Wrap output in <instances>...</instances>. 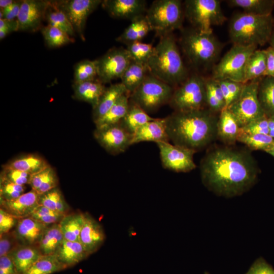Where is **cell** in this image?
I'll return each instance as SVG.
<instances>
[{
    "instance_id": "obj_6",
    "label": "cell",
    "mask_w": 274,
    "mask_h": 274,
    "mask_svg": "<svg viewBox=\"0 0 274 274\" xmlns=\"http://www.w3.org/2000/svg\"><path fill=\"white\" fill-rule=\"evenodd\" d=\"M145 15L152 31L160 37L182 28L184 13L180 0L154 1Z\"/></svg>"
},
{
    "instance_id": "obj_54",
    "label": "cell",
    "mask_w": 274,
    "mask_h": 274,
    "mask_svg": "<svg viewBox=\"0 0 274 274\" xmlns=\"http://www.w3.org/2000/svg\"><path fill=\"white\" fill-rule=\"evenodd\" d=\"M18 31L17 19L9 20L0 19V40H2L13 31Z\"/></svg>"
},
{
    "instance_id": "obj_62",
    "label": "cell",
    "mask_w": 274,
    "mask_h": 274,
    "mask_svg": "<svg viewBox=\"0 0 274 274\" xmlns=\"http://www.w3.org/2000/svg\"><path fill=\"white\" fill-rule=\"evenodd\" d=\"M204 274H210V273H209V272H207V271H206V272H204Z\"/></svg>"
},
{
    "instance_id": "obj_42",
    "label": "cell",
    "mask_w": 274,
    "mask_h": 274,
    "mask_svg": "<svg viewBox=\"0 0 274 274\" xmlns=\"http://www.w3.org/2000/svg\"><path fill=\"white\" fill-rule=\"evenodd\" d=\"M39 205L52 211L66 214L68 207L58 187L39 195Z\"/></svg>"
},
{
    "instance_id": "obj_15",
    "label": "cell",
    "mask_w": 274,
    "mask_h": 274,
    "mask_svg": "<svg viewBox=\"0 0 274 274\" xmlns=\"http://www.w3.org/2000/svg\"><path fill=\"white\" fill-rule=\"evenodd\" d=\"M93 136L98 144L112 155L123 153L132 145V134L119 123L102 128H95Z\"/></svg>"
},
{
    "instance_id": "obj_2",
    "label": "cell",
    "mask_w": 274,
    "mask_h": 274,
    "mask_svg": "<svg viewBox=\"0 0 274 274\" xmlns=\"http://www.w3.org/2000/svg\"><path fill=\"white\" fill-rule=\"evenodd\" d=\"M216 114L208 108L174 111L165 117L169 141L196 152L210 146L217 139Z\"/></svg>"
},
{
    "instance_id": "obj_39",
    "label": "cell",
    "mask_w": 274,
    "mask_h": 274,
    "mask_svg": "<svg viewBox=\"0 0 274 274\" xmlns=\"http://www.w3.org/2000/svg\"><path fill=\"white\" fill-rule=\"evenodd\" d=\"M207 107L212 112L220 113L225 108V100L217 81L212 78L205 79Z\"/></svg>"
},
{
    "instance_id": "obj_46",
    "label": "cell",
    "mask_w": 274,
    "mask_h": 274,
    "mask_svg": "<svg viewBox=\"0 0 274 274\" xmlns=\"http://www.w3.org/2000/svg\"><path fill=\"white\" fill-rule=\"evenodd\" d=\"M66 215L39 205L30 216L38 221L49 226L58 223Z\"/></svg>"
},
{
    "instance_id": "obj_12",
    "label": "cell",
    "mask_w": 274,
    "mask_h": 274,
    "mask_svg": "<svg viewBox=\"0 0 274 274\" xmlns=\"http://www.w3.org/2000/svg\"><path fill=\"white\" fill-rule=\"evenodd\" d=\"M131 60L126 48H111L102 56L94 60L97 79L105 84L120 79Z\"/></svg>"
},
{
    "instance_id": "obj_47",
    "label": "cell",
    "mask_w": 274,
    "mask_h": 274,
    "mask_svg": "<svg viewBox=\"0 0 274 274\" xmlns=\"http://www.w3.org/2000/svg\"><path fill=\"white\" fill-rule=\"evenodd\" d=\"M0 178V200H12L24 193L25 186L18 185Z\"/></svg>"
},
{
    "instance_id": "obj_18",
    "label": "cell",
    "mask_w": 274,
    "mask_h": 274,
    "mask_svg": "<svg viewBox=\"0 0 274 274\" xmlns=\"http://www.w3.org/2000/svg\"><path fill=\"white\" fill-rule=\"evenodd\" d=\"M84 222L80 235V243L90 255L96 252L105 240L101 225L88 213H84Z\"/></svg>"
},
{
    "instance_id": "obj_59",
    "label": "cell",
    "mask_w": 274,
    "mask_h": 274,
    "mask_svg": "<svg viewBox=\"0 0 274 274\" xmlns=\"http://www.w3.org/2000/svg\"><path fill=\"white\" fill-rule=\"evenodd\" d=\"M15 0H1L0 8L1 9H4L7 7L11 5L15 2Z\"/></svg>"
},
{
    "instance_id": "obj_21",
    "label": "cell",
    "mask_w": 274,
    "mask_h": 274,
    "mask_svg": "<svg viewBox=\"0 0 274 274\" xmlns=\"http://www.w3.org/2000/svg\"><path fill=\"white\" fill-rule=\"evenodd\" d=\"M143 142H169L166 131V120L154 118L141 127L132 135L131 144Z\"/></svg>"
},
{
    "instance_id": "obj_23",
    "label": "cell",
    "mask_w": 274,
    "mask_h": 274,
    "mask_svg": "<svg viewBox=\"0 0 274 274\" xmlns=\"http://www.w3.org/2000/svg\"><path fill=\"white\" fill-rule=\"evenodd\" d=\"M72 87L73 98L89 104L92 109L96 107L107 88L97 79L81 83H73Z\"/></svg>"
},
{
    "instance_id": "obj_4",
    "label": "cell",
    "mask_w": 274,
    "mask_h": 274,
    "mask_svg": "<svg viewBox=\"0 0 274 274\" xmlns=\"http://www.w3.org/2000/svg\"><path fill=\"white\" fill-rule=\"evenodd\" d=\"M273 24L272 14L256 15L238 12L230 19L229 37L233 44L263 46L269 43Z\"/></svg>"
},
{
    "instance_id": "obj_50",
    "label": "cell",
    "mask_w": 274,
    "mask_h": 274,
    "mask_svg": "<svg viewBox=\"0 0 274 274\" xmlns=\"http://www.w3.org/2000/svg\"><path fill=\"white\" fill-rule=\"evenodd\" d=\"M241 131L248 134H268V118L264 117L241 128Z\"/></svg>"
},
{
    "instance_id": "obj_17",
    "label": "cell",
    "mask_w": 274,
    "mask_h": 274,
    "mask_svg": "<svg viewBox=\"0 0 274 274\" xmlns=\"http://www.w3.org/2000/svg\"><path fill=\"white\" fill-rule=\"evenodd\" d=\"M101 5L112 17L130 21L147 11L144 0H104Z\"/></svg>"
},
{
    "instance_id": "obj_22",
    "label": "cell",
    "mask_w": 274,
    "mask_h": 274,
    "mask_svg": "<svg viewBox=\"0 0 274 274\" xmlns=\"http://www.w3.org/2000/svg\"><path fill=\"white\" fill-rule=\"evenodd\" d=\"M218 116L217 123V139L225 145H233L237 141L241 128L230 111L225 108Z\"/></svg>"
},
{
    "instance_id": "obj_55",
    "label": "cell",
    "mask_w": 274,
    "mask_h": 274,
    "mask_svg": "<svg viewBox=\"0 0 274 274\" xmlns=\"http://www.w3.org/2000/svg\"><path fill=\"white\" fill-rule=\"evenodd\" d=\"M225 81L230 92L231 105L233 102L236 100L240 95L245 83L230 80H225Z\"/></svg>"
},
{
    "instance_id": "obj_7",
    "label": "cell",
    "mask_w": 274,
    "mask_h": 274,
    "mask_svg": "<svg viewBox=\"0 0 274 274\" xmlns=\"http://www.w3.org/2000/svg\"><path fill=\"white\" fill-rule=\"evenodd\" d=\"M184 16L191 27L201 33H213V27L226 20L218 0H186L184 2Z\"/></svg>"
},
{
    "instance_id": "obj_36",
    "label": "cell",
    "mask_w": 274,
    "mask_h": 274,
    "mask_svg": "<svg viewBox=\"0 0 274 274\" xmlns=\"http://www.w3.org/2000/svg\"><path fill=\"white\" fill-rule=\"evenodd\" d=\"M64 239L58 223L53 224L45 230L38 248L43 255L54 254Z\"/></svg>"
},
{
    "instance_id": "obj_30",
    "label": "cell",
    "mask_w": 274,
    "mask_h": 274,
    "mask_svg": "<svg viewBox=\"0 0 274 274\" xmlns=\"http://www.w3.org/2000/svg\"><path fill=\"white\" fill-rule=\"evenodd\" d=\"M45 21L48 25L61 29L71 37L76 35L71 23L58 6L57 1H49L45 14Z\"/></svg>"
},
{
    "instance_id": "obj_49",
    "label": "cell",
    "mask_w": 274,
    "mask_h": 274,
    "mask_svg": "<svg viewBox=\"0 0 274 274\" xmlns=\"http://www.w3.org/2000/svg\"><path fill=\"white\" fill-rule=\"evenodd\" d=\"M31 176L19 170L5 168H3L1 173V178L22 186L29 184Z\"/></svg>"
},
{
    "instance_id": "obj_60",
    "label": "cell",
    "mask_w": 274,
    "mask_h": 274,
    "mask_svg": "<svg viewBox=\"0 0 274 274\" xmlns=\"http://www.w3.org/2000/svg\"><path fill=\"white\" fill-rule=\"evenodd\" d=\"M269 43L270 44V46L273 49H274V18L272 32L269 41Z\"/></svg>"
},
{
    "instance_id": "obj_40",
    "label": "cell",
    "mask_w": 274,
    "mask_h": 274,
    "mask_svg": "<svg viewBox=\"0 0 274 274\" xmlns=\"http://www.w3.org/2000/svg\"><path fill=\"white\" fill-rule=\"evenodd\" d=\"M65 268L55 254L42 255L26 274H52Z\"/></svg>"
},
{
    "instance_id": "obj_29",
    "label": "cell",
    "mask_w": 274,
    "mask_h": 274,
    "mask_svg": "<svg viewBox=\"0 0 274 274\" xmlns=\"http://www.w3.org/2000/svg\"><path fill=\"white\" fill-rule=\"evenodd\" d=\"M148 72L149 70L147 64L131 60L120 78L121 83L129 95L142 83L148 75Z\"/></svg>"
},
{
    "instance_id": "obj_3",
    "label": "cell",
    "mask_w": 274,
    "mask_h": 274,
    "mask_svg": "<svg viewBox=\"0 0 274 274\" xmlns=\"http://www.w3.org/2000/svg\"><path fill=\"white\" fill-rule=\"evenodd\" d=\"M147 65L149 73L172 86H178L188 77L186 67L172 33L160 37Z\"/></svg>"
},
{
    "instance_id": "obj_11",
    "label": "cell",
    "mask_w": 274,
    "mask_h": 274,
    "mask_svg": "<svg viewBox=\"0 0 274 274\" xmlns=\"http://www.w3.org/2000/svg\"><path fill=\"white\" fill-rule=\"evenodd\" d=\"M259 80L245 83L239 97L227 108L240 128L266 117L258 98Z\"/></svg>"
},
{
    "instance_id": "obj_20",
    "label": "cell",
    "mask_w": 274,
    "mask_h": 274,
    "mask_svg": "<svg viewBox=\"0 0 274 274\" xmlns=\"http://www.w3.org/2000/svg\"><path fill=\"white\" fill-rule=\"evenodd\" d=\"M48 226L29 216L19 219L14 230L21 245L38 247Z\"/></svg>"
},
{
    "instance_id": "obj_41",
    "label": "cell",
    "mask_w": 274,
    "mask_h": 274,
    "mask_svg": "<svg viewBox=\"0 0 274 274\" xmlns=\"http://www.w3.org/2000/svg\"><path fill=\"white\" fill-rule=\"evenodd\" d=\"M46 45L50 48H59L75 42V40L61 29L47 25L41 29Z\"/></svg>"
},
{
    "instance_id": "obj_10",
    "label": "cell",
    "mask_w": 274,
    "mask_h": 274,
    "mask_svg": "<svg viewBox=\"0 0 274 274\" xmlns=\"http://www.w3.org/2000/svg\"><path fill=\"white\" fill-rule=\"evenodd\" d=\"M175 111L207 108L205 79L194 74L174 89L168 104Z\"/></svg>"
},
{
    "instance_id": "obj_58",
    "label": "cell",
    "mask_w": 274,
    "mask_h": 274,
    "mask_svg": "<svg viewBox=\"0 0 274 274\" xmlns=\"http://www.w3.org/2000/svg\"><path fill=\"white\" fill-rule=\"evenodd\" d=\"M216 81H217L224 97L226 102L225 108H227L230 105V95L225 80Z\"/></svg>"
},
{
    "instance_id": "obj_25",
    "label": "cell",
    "mask_w": 274,
    "mask_h": 274,
    "mask_svg": "<svg viewBox=\"0 0 274 274\" xmlns=\"http://www.w3.org/2000/svg\"><path fill=\"white\" fill-rule=\"evenodd\" d=\"M54 254L66 268L75 265L89 255L80 243L65 239Z\"/></svg>"
},
{
    "instance_id": "obj_53",
    "label": "cell",
    "mask_w": 274,
    "mask_h": 274,
    "mask_svg": "<svg viewBox=\"0 0 274 274\" xmlns=\"http://www.w3.org/2000/svg\"><path fill=\"white\" fill-rule=\"evenodd\" d=\"M23 0L15 1L6 8L0 10V19L9 20L17 19L20 12Z\"/></svg>"
},
{
    "instance_id": "obj_37",
    "label": "cell",
    "mask_w": 274,
    "mask_h": 274,
    "mask_svg": "<svg viewBox=\"0 0 274 274\" xmlns=\"http://www.w3.org/2000/svg\"><path fill=\"white\" fill-rule=\"evenodd\" d=\"M84 218V214L80 213L66 214L63 217L58 224L65 239L80 243Z\"/></svg>"
},
{
    "instance_id": "obj_34",
    "label": "cell",
    "mask_w": 274,
    "mask_h": 274,
    "mask_svg": "<svg viewBox=\"0 0 274 274\" xmlns=\"http://www.w3.org/2000/svg\"><path fill=\"white\" fill-rule=\"evenodd\" d=\"M258 98L266 117H274V78L265 76L259 80Z\"/></svg>"
},
{
    "instance_id": "obj_52",
    "label": "cell",
    "mask_w": 274,
    "mask_h": 274,
    "mask_svg": "<svg viewBox=\"0 0 274 274\" xmlns=\"http://www.w3.org/2000/svg\"><path fill=\"white\" fill-rule=\"evenodd\" d=\"M19 219L0 208V234L8 232L16 226Z\"/></svg>"
},
{
    "instance_id": "obj_35",
    "label": "cell",
    "mask_w": 274,
    "mask_h": 274,
    "mask_svg": "<svg viewBox=\"0 0 274 274\" xmlns=\"http://www.w3.org/2000/svg\"><path fill=\"white\" fill-rule=\"evenodd\" d=\"M58 179L55 169L50 165L31 176L29 185L39 195L57 187Z\"/></svg>"
},
{
    "instance_id": "obj_57",
    "label": "cell",
    "mask_w": 274,
    "mask_h": 274,
    "mask_svg": "<svg viewBox=\"0 0 274 274\" xmlns=\"http://www.w3.org/2000/svg\"><path fill=\"white\" fill-rule=\"evenodd\" d=\"M266 57V68L265 76L274 78V49L269 46L265 49Z\"/></svg>"
},
{
    "instance_id": "obj_51",
    "label": "cell",
    "mask_w": 274,
    "mask_h": 274,
    "mask_svg": "<svg viewBox=\"0 0 274 274\" xmlns=\"http://www.w3.org/2000/svg\"><path fill=\"white\" fill-rule=\"evenodd\" d=\"M245 274H274V268L260 257L255 260Z\"/></svg>"
},
{
    "instance_id": "obj_14",
    "label": "cell",
    "mask_w": 274,
    "mask_h": 274,
    "mask_svg": "<svg viewBox=\"0 0 274 274\" xmlns=\"http://www.w3.org/2000/svg\"><path fill=\"white\" fill-rule=\"evenodd\" d=\"M59 7L64 11L73 28L80 39L85 40L84 31L89 16L101 4V0H61L57 1Z\"/></svg>"
},
{
    "instance_id": "obj_8",
    "label": "cell",
    "mask_w": 274,
    "mask_h": 274,
    "mask_svg": "<svg viewBox=\"0 0 274 274\" xmlns=\"http://www.w3.org/2000/svg\"><path fill=\"white\" fill-rule=\"evenodd\" d=\"M174 89L168 84L151 75L129 95V100L148 114L169 104Z\"/></svg>"
},
{
    "instance_id": "obj_31",
    "label": "cell",
    "mask_w": 274,
    "mask_h": 274,
    "mask_svg": "<svg viewBox=\"0 0 274 274\" xmlns=\"http://www.w3.org/2000/svg\"><path fill=\"white\" fill-rule=\"evenodd\" d=\"M129 105V95H123L101 118L94 123L95 128H102L119 123L125 115Z\"/></svg>"
},
{
    "instance_id": "obj_48",
    "label": "cell",
    "mask_w": 274,
    "mask_h": 274,
    "mask_svg": "<svg viewBox=\"0 0 274 274\" xmlns=\"http://www.w3.org/2000/svg\"><path fill=\"white\" fill-rule=\"evenodd\" d=\"M21 245L15 230L0 234V257L9 255Z\"/></svg>"
},
{
    "instance_id": "obj_5",
    "label": "cell",
    "mask_w": 274,
    "mask_h": 274,
    "mask_svg": "<svg viewBox=\"0 0 274 274\" xmlns=\"http://www.w3.org/2000/svg\"><path fill=\"white\" fill-rule=\"evenodd\" d=\"M180 45L190 63L198 68L214 66L223 48L213 32L201 33L191 27L181 29Z\"/></svg>"
},
{
    "instance_id": "obj_24",
    "label": "cell",
    "mask_w": 274,
    "mask_h": 274,
    "mask_svg": "<svg viewBox=\"0 0 274 274\" xmlns=\"http://www.w3.org/2000/svg\"><path fill=\"white\" fill-rule=\"evenodd\" d=\"M126 93H127L126 90L121 82L111 84L107 87L98 104L92 109L93 122H95L104 116L117 101Z\"/></svg>"
},
{
    "instance_id": "obj_43",
    "label": "cell",
    "mask_w": 274,
    "mask_h": 274,
    "mask_svg": "<svg viewBox=\"0 0 274 274\" xmlns=\"http://www.w3.org/2000/svg\"><path fill=\"white\" fill-rule=\"evenodd\" d=\"M237 142L245 144L251 150L265 152L274 145V139L269 134H248L241 130Z\"/></svg>"
},
{
    "instance_id": "obj_45",
    "label": "cell",
    "mask_w": 274,
    "mask_h": 274,
    "mask_svg": "<svg viewBox=\"0 0 274 274\" xmlns=\"http://www.w3.org/2000/svg\"><path fill=\"white\" fill-rule=\"evenodd\" d=\"M154 47L151 44L139 41L127 45L126 49L131 60L147 64Z\"/></svg>"
},
{
    "instance_id": "obj_26",
    "label": "cell",
    "mask_w": 274,
    "mask_h": 274,
    "mask_svg": "<svg viewBox=\"0 0 274 274\" xmlns=\"http://www.w3.org/2000/svg\"><path fill=\"white\" fill-rule=\"evenodd\" d=\"M50 165L43 157L36 154H28L9 161L3 165V168L15 169L33 175Z\"/></svg>"
},
{
    "instance_id": "obj_13",
    "label": "cell",
    "mask_w": 274,
    "mask_h": 274,
    "mask_svg": "<svg viewBox=\"0 0 274 274\" xmlns=\"http://www.w3.org/2000/svg\"><path fill=\"white\" fill-rule=\"evenodd\" d=\"M156 144L163 168L177 173H187L196 168L193 159L195 151L168 142Z\"/></svg>"
},
{
    "instance_id": "obj_28",
    "label": "cell",
    "mask_w": 274,
    "mask_h": 274,
    "mask_svg": "<svg viewBox=\"0 0 274 274\" xmlns=\"http://www.w3.org/2000/svg\"><path fill=\"white\" fill-rule=\"evenodd\" d=\"M152 31L145 15L140 16L131 21L129 25L116 39L117 42L126 45L141 41Z\"/></svg>"
},
{
    "instance_id": "obj_61",
    "label": "cell",
    "mask_w": 274,
    "mask_h": 274,
    "mask_svg": "<svg viewBox=\"0 0 274 274\" xmlns=\"http://www.w3.org/2000/svg\"><path fill=\"white\" fill-rule=\"evenodd\" d=\"M267 153L270 154L274 157V145L269 149L265 151Z\"/></svg>"
},
{
    "instance_id": "obj_1",
    "label": "cell",
    "mask_w": 274,
    "mask_h": 274,
    "mask_svg": "<svg viewBox=\"0 0 274 274\" xmlns=\"http://www.w3.org/2000/svg\"><path fill=\"white\" fill-rule=\"evenodd\" d=\"M200 171L204 186L225 197L249 190L259 174L257 162L249 151L228 145L209 149L200 161Z\"/></svg>"
},
{
    "instance_id": "obj_27",
    "label": "cell",
    "mask_w": 274,
    "mask_h": 274,
    "mask_svg": "<svg viewBox=\"0 0 274 274\" xmlns=\"http://www.w3.org/2000/svg\"><path fill=\"white\" fill-rule=\"evenodd\" d=\"M9 255L18 274H26L42 255L37 247L21 245Z\"/></svg>"
},
{
    "instance_id": "obj_33",
    "label": "cell",
    "mask_w": 274,
    "mask_h": 274,
    "mask_svg": "<svg viewBox=\"0 0 274 274\" xmlns=\"http://www.w3.org/2000/svg\"><path fill=\"white\" fill-rule=\"evenodd\" d=\"M154 119L142 109L129 100L127 111L119 123L132 135L140 127Z\"/></svg>"
},
{
    "instance_id": "obj_19",
    "label": "cell",
    "mask_w": 274,
    "mask_h": 274,
    "mask_svg": "<svg viewBox=\"0 0 274 274\" xmlns=\"http://www.w3.org/2000/svg\"><path fill=\"white\" fill-rule=\"evenodd\" d=\"M39 195L31 190L12 200H0L1 208L20 219L30 216L39 206Z\"/></svg>"
},
{
    "instance_id": "obj_56",
    "label": "cell",
    "mask_w": 274,
    "mask_h": 274,
    "mask_svg": "<svg viewBox=\"0 0 274 274\" xmlns=\"http://www.w3.org/2000/svg\"><path fill=\"white\" fill-rule=\"evenodd\" d=\"M0 274H18L9 255L0 257Z\"/></svg>"
},
{
    "instance_id": "obj_9",
    "label": "cell",
    "mask_w": 274,
    "mask_h": 274,
    "mask_svg": "<svg viewBox=\"0 0 274 274\" xmlns=\"http://www.w3.org/2000/svg\"><path fill=\"white\" fill-rule=\"evenodd\" d=\"M257 49L254 45L233 44L213 68L212 78L215 80H230L245 83V71L247 61Z\"/></svg>"
},
{
    "instance_id": "obj_16",
    "label": "cell",
    "mask_w": 274,
    "mask_h": 274,
    "mask_svg": "<svg viewBox=\"0 0 274 274\" xmlns=\"http://www.w3.org/2000/svg\"><path fill=\"white\" fill-rule=\"evenodd\" d=\"M49 1L23 0L17 20L18 31L35 32L41 30Z\"/></svg>"
},
{
    "instance_id": "obj_38",
    "label": "cell",
    "mask_w": 274,
    "mask_h": 274,
    "mask_svg": "<svg viewBox=\"0 0 274 274\" xmlns=\"http://www.w3.org/2000/svg\"><path fill=\"white\" fill-rule=\"evenodd\" d=\"M228 4L231 7L238 8L244 12L256 15H269L274 8L272 0H229Z\"/></svg>"
},
{
    "instance_id": "obj_32",
    "label": "cell",
    "mask_w": 274,
    "mask_h": 274,
    "mask_svg": "<svg viewBox=\"0 0 274 274\" xmlns=\"http://www.w3.org/2000/svg\"><path fill=\"white\" fill-rule=\"evenodd\" d=\"M265 50L256 49L249 57L245 71V83L265 77L266 68Z\"/></svg>"
},
{
    "instance_id": "obj_44",
    "label": "cell",
    "mask_w": 274,
    "mask_h": 274,
    "mask_svg": "<svg viewBox=\"0 0 274 274\" xmlns=\"http://www.w3.org/2000/svg\"><path fill=\"white\" fill-rule=\"evenodd\" d=\"M96 79L97 72L94 60L84 59L75 64L73 83H81Z\"/></svg>"
}]
</instances>
